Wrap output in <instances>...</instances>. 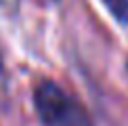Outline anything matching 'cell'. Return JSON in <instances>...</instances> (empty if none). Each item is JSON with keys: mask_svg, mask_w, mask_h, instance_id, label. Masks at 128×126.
Segmentation results:
<instances>
[{"mask_svg": "<svg viewBox=\"0 0 128 126\" xmlns=\"http://www.w3.org/2000/svg\"><path fill=\"white\" fill-rule=\"evenodd\" d=\"M34 109L44 126H92L88 112L52 80H42L36 86Z\"/></svg>", "mask_w": 128, "mask_h": 126, "instance_id": "cell-1", "label": "cell"}, {"mask_svg": "<svg viewBox=\"0 0 128 126\" xmlns=\"http://www.w3.org/2000/svg\"><path fill=\"white\" fill-rule=\"evenodd\" d=\"M120 25H128V0H101Z\"/></svg>", "mask_w": 128, "mask_h": 126, "instance_id": "cell-2", "label": "cell"}]
</instances>
